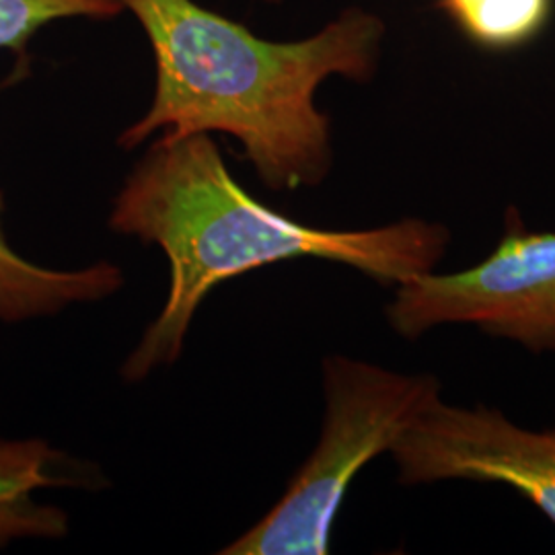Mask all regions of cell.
Returning a JSON list of instances; mask_svg holds the SVG:
<instances>
[{
  "mask_svg": "<svg viewBox=\"0 0 555 555\" xmlns=\"http://www.w3.org/2000/svg\"><path fill=\"white\" fill-rule=\"evenodd\" d=\"M151 41L155 95L149 112L119 134L132 151L159 134H229L276 192L318 188L332 171V121L318 107L332 77L371 82L387 25L348 7L318 34L261 40L196 0H121Z\"/></svg>",
  "mask_w": 555,
  "mask_h": 555,
  "instance_id": "obj_1",
  "label": "cell"
},
{
  "mask_svg": "<svg viewBox=\"0 0 555 555\" xmlns=\"http://www.w3.org/2000/svg\"><path fill=\"white\" fill-rule=\"evenodd\" d=\"M109 227L159 245L169 261V295L121 366L126 383L173 364L202 300L231 278L313 258L396 288L438 270L453 238L444 224L417 217L357 231L298 222L247 194L210 134L159 137L124 181Z\"/></svg>",
  "mask_w": 555,
  "mask_h": 555,
  "instance_id": "obj_2",
  "label": "cell"
},
{
  "mask_svg": "<svg viewBox=\"0 0 555 555\" xmlns=\"http://www.w3.org/2000/svg\"><path fill=\"white\" fill-rule=\"evenodd\" d=\"M321 373L325 412L313 453L274 508L222 554H327L354 477L442 399V383L430 373L408 375L341 354L325 358Z\"/></svg>",
  "mask_w": 555,
  "mask_h": 555,
  "instance_id": "obj_3",
  "label": "cell"
},
{
  "mask_svg": "<svg viewBox=\"0 0 555 555\" xmlns=\"http://www.w3.org/2000/svg\"><path fill=\"white\" fill-rule=\"evenodd\" d=\"M389 327L417 339L444 325H472L533 354L555 352V231H531L515 206L494 251L459 272L422 274L396 286Z\"/></svg>",
  "mask_w": 555,
  "mask_h": 555,
  "instance_id": "obj_4",
  "label": "cell"
},
{
  "mask_svg": "<svg viewBox=\"0 0 555 555\" xmlns=\"http://www.w3.org/2000/svg\"><path fill=\"white\" fill-rule=\"evenodd\" d=\"M401 486L502 483L555 525V428L518 426L498 408L438 399L389 451Z\"/></svg>",
  "mask_w": 555,
  "mask_h": 555,
  "instance_id": "obj_5",
  "label": "cell"
},
{
  "mask_svg": "<svg viewBox=\"0 0 555 555\" xmlns=\"http://www.w3.org/2000/svg\"><path fill=\"white\" fill-rule=\"evenodd\" d=\"M0 194V217H2ZM124 286L118 266L100 261L80 270H52L20 256L0 222V323L50 318L70 305L98 302Z\"/></svg>",
  "mask_w": 555,
  "mask_h": 555,
  "instance_id": "obj_6",
  "label": "cell"
},
{
  "mask_svg": "<svg viewBox=\"0 0 555 555\" xmlns=\"http://www.w3.org/2000/svg\"><path fill=\"white\" fill-rule=\"evenodd\" d=\"M60 459L41 440H0V547L23 537L66 533V515L34 500L36 490L70 481L52 474Z\"/></svg>",
  "mask_w": 555,
  "mask_h": 555,
  "instance_id": "obj_7",
  "label": "cell"
},
{
  "mask_svg": "<svg viewBox=\"0 0 555 555\" xmlns=\"http://www.w3.org/2000/svg\"><path fill=\"white\" fill-rule=\"evenodd\" d=\"M456 31L483 52H516L539 40L554 20L555 0H437Z\"/></svg>",
  "mask_w": 555,
  "mask_h": 555,
  "instance_id": "obj_8",
  "label": "cell"
},
{
  "mask_svg": "<svg viewBox=\"0 0 555 555\" xmlns=\"http://www.w3.org/2000/svg\"><path fill=\"white\" fill-rule=\"evenodd\" d=\"M121 0H0V52L27 54L29 41L54 21L118 20Z\"/></svg>",
  "mask_w": 555,
  "mask_h": 555,
  "instance_id": "obj_9",
  "label": "cell"
},
{
  "mask_svg": "<svg viewBox=\"0 0 555 555\" xmlns=\"http://www.w3.org/2000/svg\"><path fill=\"white\" fill-rule=\"evenodd\" d=\"M259 2H266V4H282L286 0H259Z\"/></svg>",
  "mask_w": 555,
  "mask_h": 555,
  "instance_id": "obj_10",
  "label": "cell"
}]
</instances>
